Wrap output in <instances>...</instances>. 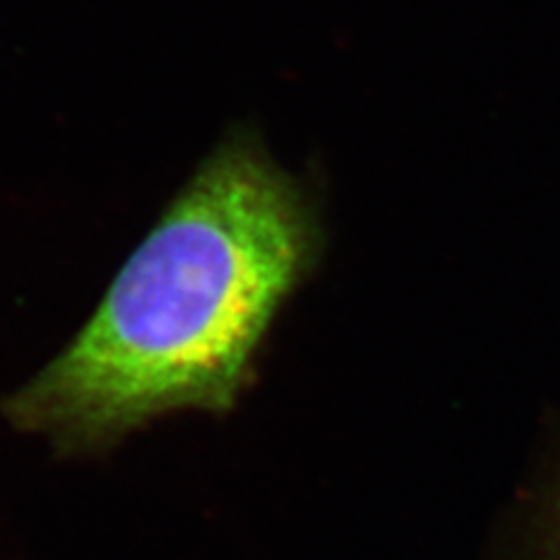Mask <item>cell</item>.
<instances>
[{"instance_id": "1", "label": "cell", "mask_w": 560, "mask_h": 560, "mask_svg": "<svg viewBox=\"0 0 560 560\" xmlns=\"http://www.w3.org/2000/svg\"><path fill=\"white\" fill-rule=\"evenodd\" d=\"M302 191L257 140L210 152L59 358L3 401L61 448L108 446L180 409L226 411L313 257Z\"/></svg>"}]
</instances>
